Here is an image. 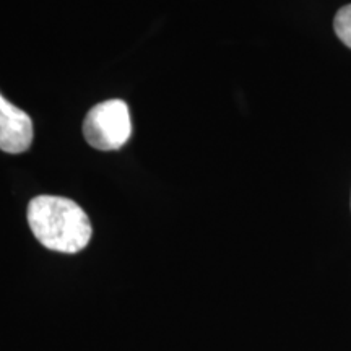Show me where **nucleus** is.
Segmentation results:
<instances>
[{
  "instance_id": "f257e3e1",
  "label": "nucleus",
  "mask_w": 351,
  "mask_h": 351,
  "mask_svg": "<svg viewBox=\"0 0 351 351\" xmlns=\"http://www.w3.org/2000/svg\"><path fill=\"white\" fill-rule=\"evenodd\" d=\"M28 223L44 247L62 254L83 251L93 232L80 205L64 197H34L28 205Z\"/></svg>"
},
{
  "instance_id": "f03ea898",
  "label": "nucleus",
  "mask_w": 351,
  "mask_h": 351,
  "mask_svg": "<svg viewBox=\"0 0 351 351\" xmlns=\"http://www.w3.org/2000/svg\"><path fill=\"white\" fill-rule=\"evenodd\" d=\"M132 122L129 106L122 99L96 104L83 121V135L96 150H119L129 142Z\"/></svg>"
},
{
  "instance_id": "7ed1b4c3",
  "label": "nucleus",
  "mask_w": 351,
  "mask_h": 351,
  "mask_svg": "<svg viewBox=\"0 0 351 351\" xmlns=\"http://www.w3.org/2000/svg\"><path fill=\"white\" fill-rule=\"evenodd\" d=\"M33 121L0 95V150L19 155L33 143Z\"/></svg>"
},
{
  "instance_id": "20e7f679",
  "label": "nucleus",
  "mask_w": 351,
  "mask_h": 351,
  "mask_svg": "<svg viewBox=\"0 0 351 351\" xmlns=\"http://www.w3.org/2000/svg\"><path fill=\"white\" fill-rule=\"evenodd\" d=\"M333 29L340 41L351 49V5L340 8L335 15V21H333Z\"/></svg>"
}]
</instances>
